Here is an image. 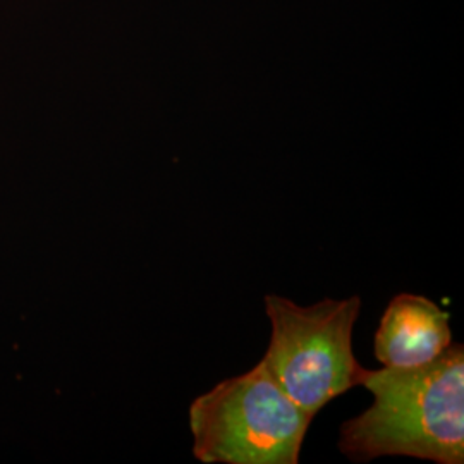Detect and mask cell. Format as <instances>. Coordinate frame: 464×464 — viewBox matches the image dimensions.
Returning <instances> with one entry per match:
<instances>
[{
	"label": "cell",
	"instance_id": "obj_1",
	"mask_svg": "<svg viewBox=\"0 0 464 464\" xmlns=\"http://www.w3.org/2000/svg\"><path fill=\"white\" fill-rule=\"evenodd\" d=\"M373 404L343 423L339 449L356 463L408 456L439 464L464 463V348L408 368L368 373Z\"/></svg>",
	"mask_w": 464,
	"mask_h": 464
},
{
	"label": "cell",
	"instance_id": "obj_2",
	"mask_svg": "<svg viewBox=\"0 0 464 464\" xmlns=\"http://www.w3.org/2000/svg\"><path fill=\"white\" fill-rule=\"evenodd\" d=\"M312 420L260 362L193 401V454L205 464H298Z\"/></svg>",
	"mask_w": 464,
	"mask_h": 464
},
{
	"label": "cell",
	"instance_id": "obj_3",
	"mask_svg": "<svg viewBox=\"0 0 464 464\" xmlns=\"http://www.w3.org/2000/svg\"><path fill=\"white\" fill-rule=\"evenodd\" d=\"M266 312L272 335L262 363L306 413L315 418L332 399L363 385L370 370L353 353L360 296L299 306L279 295H266Z\"/></svg>",
	"mask_w": 464,
	"mask_h": 464
},
{
	"label": "cell",
	"instance_id": "obj_4",
	"mask_svg": "<svg viewBox=\"0 0 464 464\" xmlns=\"http://www.w3.org/2000/svg\"><path fill=\"white\" fill-rule=\"evenodd\" d=\"M450 315L431 299L402 293L391 299L375 332L373 353L383 366L425 365L452 344Z\"/></svg>",
	"mask_w": 464,
	"mask_h": 464
}]
</instances>
